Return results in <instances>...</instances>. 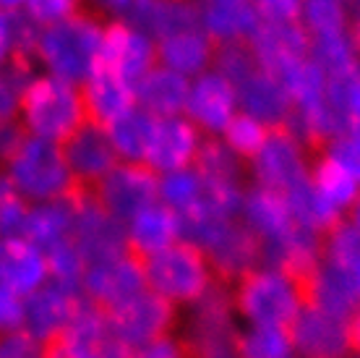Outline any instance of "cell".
<instances>
[{"label":"cell","instance_id":"6da1fadb","mask_svg":"<svg viewBox=\"0 0 360 358\" xmlns=\"http://www.w3.org/2000/svg\"><path fill=\"white\" fill-rule=\"evenodd\" d=\"M110 18L86 8L60 24L39 29L34 42V66L45 68L47 76L68 84H84L97 63L102 35Z\"/></svg>","mask_w":360,"mask_h":358},{"label":"cell","instance_id":"7a4b0ae2","mask_svg":"<svg viewBox=\"0 0 360 358\" xmlns=\"http://www.w3.org/2000/svg\"><path fill=\"white\" fill-rule=\"evenodd\" d=\"M240 327H282L290 330L303 311L306 298L300 280L271 264H259L230 285Z\"/></svg>","mask_w":360,"mask_h":358},{"label":"cell","instance_id":"3957f363","mask_svg":"<svg viewBox=\"0 0 360 358\" xmlns=\"http://www.w3.org/2000/svg\"><path fill=\"white\" fill-rule=\"evenodd\" d=\"M18 123L27 136L65 144L86 123L82 90L47 73L34 76L27 84V90L21 92Z\"/></svg>","mask_w":360,"mask_h":358},{"label":"cell","instance_id":"277c9868","mask_svg":"<svg viewBox=\"0 0 360 358\" xmlns=\"http://www.w3.org/2000/svg\"><path fill=\"white\" fill-rule=\"evenodd\" d=\"M146 290L160 296L178 311L207 296L219 283L207 254L191 241H178L165 251L144 259Z\"/></svg>","mask_w":360,"mask_h":358},{"label":"cell","instance_id":"5b68a950","mask_svg":"<svg viewBox=\"0 0 360 358\" xmlns=\"http://www.w3.org/2000/svg\"><path fill=\"white\" fill-rule=\"evenodd\" d=\"M18 197L27 204H47L58 199H68L79 191L68 160L63 154V144L45 142L27 136L18 152L3 168Z\"/></svg>","mask_w":360,"mask_h":358},{"label":"cell","instance_id":"8992f818","mask_svg":"<svg viewBox=\"0 0 360 358\" xmlns=\"http://www.w3.org/2000/svg\"><path fill=\"white\" fill-rule=\"evenodd\" d=\"M314 154L290 128H271L259 154L248 162L251 183L274 194H290L311 180Z\"/></svg>","mask_w":360,"mask_h":358},{"label":"cell","instance_id":"52a82bcc","mask_svg":"<svg viewBox=\"0 0 360 358\" xmlns=\"http://www.w3.org/2000/svg\"><path fill=\"white\" fill-rule=\"evenodd\" d=\"M238 330H240V322L233 306V293L225 283H217L201 301L180 311L178 335L186 340L191 353L230 348Z\"/></svg>","mask_w":360,"mask_h":358},{"label":"cell","instance_id":"ba28073f","mask_svg":"<svg viewBox=\"0 0 360 358\" xmlns=\"http://www.w3.org/2000/svg\"><path fill=\"white\" fill-rule=\"evenodd\" d=\"M89 191L110 217L126 225L141 209L160 202V175L144 162H117Z\"/></svg>","mask_w":360,"mask_h":358},{"label":"cell","instance_id":"9c48e42d","mask_svg":"<svg viewBox=\"0 0 360 358\" xmlns=\"http://www.w3.org/2000/svg\"><path fill=\"white\" fill-rule=\"evenodd\" d=\"M256 61L271 79L279 84L292 76V73L311 58V35L303 27V21H259L248 37Z\"/></svg>","mask_w":360,"mask_h":358},{"label":"cell","instance_id":"30bf717a","mask_svg":"<svg viewBox=\"0 0 360 358\" xmlns=\"http://www.w3.org/2000/svg\"><path fill=\"white\" fill-rule=\"evenodd\" d=\"M146 290L144 259L134 251H123L112 259L89 264L84 272L82 296L102 311H115Z\"/></svg>","mask_w":360,"mask_h":358},{"label":"cell","instance_id":"8fae6325","mask_svg":"<svg viewBox=\"0 0 360 358\" xmlns=\"http://www.w3.org/2000/svg\"><path fill=\"white\" fill-rule=\"evenodd\" d=\"M108 319L115 340L131 353L139 345H146L162 335L178 332L180 311L160 296H154L152 290H144L120 309L110 311Z\"/></svg>","mask_w":360,"mask_h":358},{"label":"cell","instance_id":"7c38bea8","mask_svg":"<svg viewBox=\"0 0 360 358\" xmlns=\"http://www.w3.org/2000/svg\"><path fill=\"white\" fill-rule=\"evenodd\" d=\"M73 202H76V217H73L71 241L76 251L82 254L86 267L128 251L126 225L117 223L115 217H110L94 202L89 188H79L73 194Z\"/></svg>","mask_w":360,"mask_h":358},{"label":"cell","instance_id":"4fadbf2b","mask_svg":"<svg viewBox=\"0 0 360 358\" xmlns=\"http://www.w3.org/2000/svg\"><path fill=\"white\" fill-rule=\"evenodd\" d=\"M47 358H131L110 330L108 311L82 301L68 330L47 345Z\"/></svg>","mask_w":360,"mask_h":358},{"label":"cell","instance_id":"5bb4252c","mask_svg":"<svg viewBox=\"0 0 360 358\" xmlns=\"http://www.w3.org/2000/svg\"><path fill=\"white\" fill-rule=\"evenodd\" d=\"M157 61L160 58H157V45L152 42V37H146L144 32H139L120 18L108 21L97 63L108 66L110 71H115L120 79L136 87L157 66Z\"/></svg>","mask_w":360,"mask_h":358},{"label":"cell","instance_id":"9a60e30c","mask_svg":"<svg viewBox=\"0 0 360 358\" xmlns=\"http://www.w3.org/2000/svg\"><path fill=\"white\" fill-rule=\"evenodd\" d=\"M290 340L295 358H352L347 319L303 306L290 324Z\"/></svg>","mask_w":360,"mask_h":358},{"label":"cell","instance_id":"2e32d148","mask_svg":"<svg viewBox=\"0 0 360 358\" xmlns=\"http://www.w3.org/2000/svg\"><path fill=\"white\" fill-rule=\"evenodd\" d=\"M198 147H201V131L191 121L180 116L157 118L144 165L152 168L157 175L186 171L193 168Z\"/></svg>","mask_w":360,"mask_h":358},{"label":"cell","instance_id":"e0dca14e","mask_svg":"<svg viewBox=\"0 0 360 358\" xmlns=\"http://www.w3.org/2000/svg\"><path fill=\"white\" fill-rule=\"evenodd\" d=\"M82 301V293L50 280L47 285H42L24 301V330L50 345L68 330Z\"/></svg>","mask_w":360,"mask_h":358},{"label":"cell","instance_id":"ac0fdd59","mask_svg":"<svg viewBox=\"0 0 360 358\" xmlns=\"http://www.w3.org/2000/svg\"><path fill=\"white\" fill-rule=\"evenodd\" d=\"M235 108H238L235 87L214 68L196 76V81L191 84L186 113L198 131H207L209 136L222 134L233 121Z\"/></svg>","mask_w":360,"mask_h":358},{"label":"cell","instance_id":"d6986e66","mask_svg":"<svg viewBox=\"0 0 360 358\" xmlns=\"http://www.w3.org/2000/svg\"><path fill=\"white\" fill-rule=\"evenodd\" d=\"M63 154L82 188H94L120 162L110 144L108 131L89 121L63 144Z\"/></svg>","mask_w":360,"mask_h":358},{"label":"cell","instance_id":"ffe728a7","mask_svg":"<svg viewBox=\"0 0 360 358\" xmlns=\"http://www.w3.org/2000/svg\"><path fill=\"white\" fill-rule=\"evenodd\" d=\"M82 99L86 121L99 128H108L112 121L136 108V87L110 71L108 66L94 63L91 73L82 84Z\"/></svg>","mask_w":360,"mask_h":358},{"label":"cell","instance_id":"44dd1931","mask_svg":"<svg viewBox=\"0 0 360 358\" xmlns=\"http://www.w3.org/2000/svg\"><path fill=\"white\" fill-rule=\"evenodd\" d=\"M50 283L47 254L27 238L0 241V285L11 288L21 298H29Z\"/></svg>","mask_w":360,"mask_h":358},{"label":"cell","instance_id":"7402d4cb","mask_svg":"<svg viewBox=\"0 0 360 358\" xmlns=\"http://www.w3.org/2000/svg\"><path fill=\"white\" fill-rule=\"evenodd\" d=\"M240 220L251 230L259 243H262V257L264 251L277 246L282 238H288L295 228V220L290 215L288 202L282 194L266 191L259 186H248L243 197V206H240Z\"/></svg>","mask_w":360,"mask_h":358},{"label":"cell","instance_id":"603a6c76","mask_svg":"<svg viewBox=\"0 0 360 358\" xmlns=\"http://www.w3.org/2000/svg\"><path fill=\"white\" fill-rule=\"evenodd\" d=\"M235 94H238V105L243 108L245 116L256 118L266 128H288L290 125L292 102H290L288 92L262 68L251 73L243 84H238Z\"/></svg>","mask_w":360,"mask_h":358},{"label":"cell","instance_id":"cb8c5ba5","mask_svg":"<svg viewBox=\"0 0 360 358\" xmlns=\"http://www.w3.org/2000/svg\"><path fill=\"white\" fill-rule=\"evenodd\" d=\"M126 241L128 251H134L136 257H141V259H149V257L165 251L172 243L183 241L180 215H175L172 209H167L160 202L146 206L134 220L126 223Z\"/></svg>","mask_w":360,"mask_h":358},{"label":"cell","instance_id":"d4e9b609","mask_svg":"<svg viewBox=\"0 0 360 358\" xmlns=\"http://www.w3.org/2000/svg\"><path fill=\"white\" fill-rule=\"evenodd\" d=\"M201 11V27L219 45L230 39H248L259 27V11L253 0H196Z\"/></svg>","mask_w":360,"mask_h":358},{"label":"cell","instance_id":"484cf974","mask_svg":"<svg viewBox=\"0 0 360 358\" xmlns=\"http://www.w3.org/2000/svg\"><path fill=\"white\" fill-rule=\"evenodd\" d=\"M188 90L191 84L186 81V76L165 66H154L136 84V105L154 118H175L180 110H186Z\"/></svg>","mask_w":360,"mask_h":358},{"label":"cell","instance_id":"4316f807","mask_svg":"<svg viewBox=\"0 0 360 358\" xmlns=\"http://www.w3.org/2000/svg\"><path fill=\"white\" fill-rule=\"evenodd\" d=\"M73 217H76L73 197L47 202V204H32L27 215V225H24V238L47 254V251L58 249L60 243L71 241Z\"/></svg>","mask_w":360,"mask_h":358},{"label":"cell","instance_id":"83f0119b","mask_svg":"<svg viewBox=\"0 0 360 358\" xmlns=\"http://www.w3.org/2000/svg\"><path fill=\"white\" fill-rule=\"evenodd\" d=\"M214 47L217 45L204 29L180 32L157 42V58L162 61L165 68L180 76H201L209 68V63L214 61Z\"/></svg>","mask_w":360,"mask_h":358},{"label":"cell","instance_id":"f1b7e54d","mask_svg":"<svg viewBox=\"0 0 360 358\" xmlns=\"http://www.w3.org/2000/svg\"><path fill=\"white\" fill-rule=\"evenodd\" d=\"M154 123H157V118L141 108H134L105 128L120 162H144L154 134Z\"/></svg>","mask_w":360,"mask_h":358},{"label":"cell","instance_id":"f546056e","mask_svg":"<svg viewBox=\"0 0 360 358\" xmlns=\"http://www.w3.org/2000/svg\"><path fill=\"white\" fill-rule=\"evenodd\" d=\"M311 186L326 204L332 206L337 215L347 217L360 197V183L352 175L337 168L324 154H316L311 165Z\"/></svg>","mask_w":360,"mask_h":358},{"label":"cell","instance_id":"4dcf8cb0","mask_svg":"<svg viewBox=\"0 0 360 358\" xmlns=\"http://www.w3.org/2000/svg\"><path fill=\"white\" fill-rule=\"evenodd\" d=\"M193 171L204 180H212V183H235V186H245V175H248L245 162L235 152H230V147L225 142H219L214 136L201 139Z\"/></svg>","mask_w":360,"mask_h":358},{"label":"cell","instance_id":"1f68e13d","mask_svg":"<svg viewBox=\"0 0 360 358\" xmlns=\"http://www.w3.org/2000/svg\"><path fill=\"white\" fill-rule=\"evenodd\" d=\"M326 102L347 134L352 121L360 116V58L342 71L326 76Z\"/></svg>","mask_w":360,"mask_h":358},{"label":"cell","instance_id":"d6a6232c","mask_svg":"<svg viewBox=\"0 0 360 358\" xmlns=\"http://www.w3.org/2000/svg\"><path fill=\"white\" fill-rule=\"evenodd\" d=\"M233 348L238 358H295L290 330L282 327H240Z\"/></svg>","mask_w":360,"mask_h":358},{"label":"cell","instance_id":"836d02e7","mask_svg":"<svg viewBox=\"0 0 360 358\" xmlns=\"http://www.w3.org/2000/svg\"><path fill=\"white\" fill-rule=\"evenodd\" d=\"M39 27L24 13H0V71L13 61L34 63V42Z\"/></svg>","mask_w":360,"mask_h":358},{"label":"cell","instance_id":"e575fe53","mask_svg":"<svg viewBox=\"0 0 360 358\" xmlns=\"http://www.w3.org/2000/svg\"><path fill=\"white\" fill-rule=\"evenodd\" d=\"M201 199V178L193 168L160 175V204L172 209L175 215H188Z\"/></svg>","mask_w":360,"mask_h":358},{"label":"cell","instance_id":"d590c367","mask_svg":"<svg viewBox=\"0 0 360 358\" xmlns=\"http://www.w3.org/2000/svg\"><path fill=\"white\" fill-rule=\"evenodd\" d=\"M214 71L222 73L233 87L243 84L251 73H256L262 66L256 61L248 39H230V42H219L214 47Z\"/></svg>","mask_w":360,"mask_h":358},{"label":"cell","instance_id":"8d00e7d4","mask_svg":"<svg viewBox=\"0 0 360 358\" xmlns=\"http://www.w3.org/2000/svg\"><path fill=\"white\" fill-rule=\"evenodd\" d=\"M269 131L271 128L259 123L256 118L245 116V113H235L233 121L222 131V142L230 147V152H235L243 162H251L259 154V149L264 147Z\"/></svg>","mask_w":360,"mask_h":358},{"label":"cell","instance_id":"74e56055","mask_svg":"<svg viewBox=\"0 0 360 358\" xmlns=\"http://www.w3.org/2000/svg\"><path fill=\"white\" fill-rule=\"evenodd\" d=\"M34 63L32 61H13L0 71V125L18 121V102L21 92L34 79Z\"/></svg>","mask_w":360,"mask_h":358},{"label":"cell","instance_id":"f35d334b","mask_svg":"<svg viewBox=\"0 0 360 358\" xmlns=\"http://www.w3.org/2000/svg\"><path fill=\"white\" fill-rule=\"evenodd\" d=\"M300 18L311 37L347 32V0H303Z\"/></svg>","mask_w":360,"mask_h":358},{"label":"cell","instance_id":"ab89813d","mask_svg":"<svg viewBox=\"0 0 360 358\" xmlns=\"http://www.w3.org/2000/svg\"><path fill=\"white\" fill-rule=\"evenodd\" d=\"M311 61L329 76V73H337L352 66L358 61V55H355V47H352L347 32H340V35L311 37Z\"/></svg>","mask_w":360,"mask_h":358},{"label":"cell","instance_id":"60d3db41","mask_svg":"<svg viewBox=\"0 0 360 358\" xmlns=\"http://www.w3.org/2000/svg\"><path fill=\"white\" fill-rule=\"evenodd\" d=\"M29 206L8 180L6 171H0V238H24Z\"/></svg>","mask_w":360,"mask_h":358},{"label":"cell","instance_id":"b9f144b4","mask_svg":"<svg viewBox=\"0 0 360 358\" xmlns=\"http://www.w3.org/2000/svg\"><path fill=\"white\" fill-rule=\"evenodd\" d=\"M89 8L86 0H24L21 13L34 24V27L45 29L53 24H60L65 18H73Z\"/></svg>","mask_w":360,"mask_h":358},{"label":"cell","instance_id":"7bdbcfd3","mask_svg":"<svg viewBox=\"0 0 360 358\" xmlns=\"http://www.w3.org/2000/svg\"><path fill=\"white\" fill-rule=\"evenodd\" d=\"M324 154L326 160H332L337 168H342L347 175H352V178L360 183V139L352 134H340L337 139H332V142L324 147Z\"/></svg>","mask_w":360,"mask_h":358},{"label":"cell","instance_id":"ee69618b","mask_svg":"<svg viewBox=\"0 0 360 358\" xmlns=\"http://www.w3.org/2000/svg\"><path fill=\"white\" fill-rule=\"evenodd\" d=\"M0 358H47V342L29 330H13L0 335Z\"/></svg>","mask_w":360,"mask_h":358},{"label":"cell","instance_id":"f6af8a7d","mask_svg":"<svg viewBox=\"0 0 360 358\" xmlns=\"http://www.w3.org/2000/svg\"><path fill=\"white\" fill-rule=\"evenodd\" d=\"M131 358H191V350L178 332H170V335H162L157 340L131 350Z\"/></svg>","mask_w":360,"mask_h":358},{"label":"cell","instance_id":"bcb514c9","mask_svg":"<svg viewBox=\"0 0 360 358\" xmlns=\"http://www.w3.org/2000/svg\"><path fill=\"white\" fill-rule=\"evenodd\" d=\"M24 301L11 288L0 285V335L24 327Z\"/></svg>","mask_w":360,"mask_h":358},{"label":"cell","instance_id":"7dc6e473","mask_svg":"<svg viewBox=\"0 0 360 358\" xmlns=\"http://www.w3.org/2000/svg\"><path fill=\"white\" fill-rule=\"evenodd\" d=\"M264 21H300L303 0H253Z\"/></svg>","mask_w":360,"mask_h":358},{"label":"cell","instance_id":"c3c4849f","mask_svg":"<svg viewBox=\"0 0 360 358\" xmlns=\"http://www.w3.org/2000/svg\"><path fill=\"white\" fill-rule=\"evenodd\" d=\"M24 139H27V131L21 128L18 121L0 125V171H3L11 162V157L18 152V147L24 144Z\"/></svg>","mask_w":360,"mask_h":358},{"label":"cell","instance_id":"681fc988","mask_svg":"<svg viewBox=\"0 0 360 358\" xmlns=\"http://www.w3.org/2000/svg\"><path fill=\"white\" fill-rule=\"evenodd\" d=\"M347 37L360 58V0H347Z\"/></svg>","mask_w":360,"mask_h":358},{"label":"cell","instance_id":"f907efd6","mask_svg":"<svg viewBox=\"0 0 360 358\" xmlns=\"http://www.w3.org/2000/svg\"><path fill=\"white\" fill-rule=\"evenodd\" d=\"M350 327V345H352V358H360V306L352 311V316L347 319Z\"/></svg>","mask_w":360,"mask_h":358},{"label":"cell","instance_id":"816d5d0a","mask_svg":"<svg viewBox=\"0 0 360 358\" xmlns=\"http://www.w3.org/2000/svg\"><path fill=\"white\" fill-rule=\"evenodd\" d=\"M191 358H238L235 348H214V350H198V353H191Z\"/></svg>","mask_w":360,"mask_h":358},{"label":"cell","instance_id":"f5cc1de1","mask_svg":"<svg viewBox=\"0 0 360 358\" xmlns=\"http://www.w3.org/2000/svg\"><path fill=\"white\" fill-rule=\"evenodd\" d=\"M24 0H0V13H21Z\"/></svg>","mask_w":360,"mask_h":358},{"label":"cell","instance_id":"db71d44e","mask_svg":"<svg viewBox=\"0 0 360 358\" xmlns=\"http://www.w3.org/2000/svg\"><path fill=\"white\" fill-rule=\"evenodd\" d=\"M347 220H350V223L360 230V197H358V202H355V206L350 209V215H347Z\"/></svg>","mask_w":360,"mask_h":358},{"label":"cell","instance_id":"11a10c76","mask_svg":"<svg viewBox=\"0 0 360 358\" xmlns=\"http://www.w3.org/2000/svg\"><path fill=\"white\" fill-rule=\"evenodd\" d=\"M347 134L358 136V139H360V116L355 118V121H352V125H350V131H347Z\"/></svg>","mask_w":360,"mask_h":358}]
</instances>
